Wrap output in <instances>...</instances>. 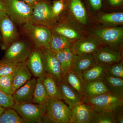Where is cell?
<instances>
[{
  "mask_svg": "<svg viewBox=\"0 0 123 123\" xmlns=\"http://www.w3.org/2000/svg\"><path fill=\"white\" fill-rule=\"evenodd\" d=\"M6 13V9L4 0H0V15Z\"/></svg>",
  "mask_w": 123,
  "mask_h": 123,
  "instance_id": "cell-41",
  "label": "cell"
},
{
  "mask_svg": "<svg viewBox=\"0 0 123 123\" xmlns=\"http://www.w3.org/2000/svg\"><path fill=\"white\" fill-rule=\"evenodd\" d=\"M14 104L12 95L6 94L0 90V105L6 108L12 107Z\"/></svg>",
  "mask_w": 123,
  "mask_h": 123,
  "instance_id": "cell-36",
  "label": "cell"
},
{
  "mask_svg": "<svg viewBox=\"0 0 123 123\" xmlns=\"http://www.w3.org/2000/svg\"><path fill=\"white\" fill-rule=\"evenodd\" d=\"M25 62L31 74L35 77L41 78L46 73L42 49L33 48Z\"/></svg>",
  "mask_w": 123,
  "mask_h": 123,
  "instance_id": "cell-12",
  "label": "cell"
},
{
  "mask_svg": "<svg viewBox=\"0 0 123 123\" xmlns=\"http://www.w3.org/2000/svg\"><path fill=\"white\" fill-rule=\"evenodd\" d=\"M12 107L25 123H46L45 105L33 102H15Z\"/></svg>",
  "mask_w": 123,
  "mask_h": 123,
  "instance_id": "cell-2",
  "label": "cell"
},
{
  "mask_svg": "<svg viewBox=\"0 0 123 123\" xmlns=\"http://www.w3.org/2000/svg\"><path fill=\"white\" fill-rule=\"evenodd\" d=\"M106 1L108 4L112 7H121L123 5V0H106Z\"/></svg>",
  "mask_w": 123,
  "mask_h": 123,
  "instance_id": "cell-39",
  "label": "cell"
},
{
  "mask_svg": "<svg viewBox=\"0 0 123 123\" xmlns=\"http://www.w3.org/2000/svg\"><path fill=\"white\" fill-rule=\"evenodd\" d=\"M68 5V0H54L52 2V10L53 15L56 18L59 16Z\"/></svg>",
  "mask_w": 123,
  "mask_h": 123,
  "instance_id": "cell-35",
  "label": "cell"
},
{
  "mask_svg": "<svg viewBox=\"0 0 123 123\" xmlns=\"http://www.w3.org/2000/svg\"><path fill=\"white\" fill-rule=\"evenodd\" d=\"M96 63L93 55L91 54L74 55L72 69L82 75Z\"/></svg>",
  "mask_w": 123,
  "mask_h": 123,
  "instance_id": "cell-20",
  "label": "cell"
},
{
  "mask_svg": "<svg viewBox=\"0 0 123 123\" xmlns=\"http://www.w3.org/2000/svg\"><path fill=\"white\" fill-rule=\"evenodd\" d=\"M68 6L73 17L77 22L82 25L87 24V13L82 0H68Z\"/></svg>",
  "mask_w": 123,
  "mask_h": 123,
  "instance_id": "cell-19",
  "label": "cell"
},
{
  "mask_svg": "<svg viewBox=\"0 0 123 123\" xmlns=\"http://www.w3.org/2000/svg\"><path fill=\"white\" fill-rule=\"evenodd\" d=\"M40 79L50 99L62 100L57 81L55 78L46 73Z\"/></svg>",
  "mask_w": 123,
  "mask_h": 123,
  "instance_id": "cell-23",
  "label": "cell"
},
{
  "mask_svg": "<svg viewBox=\"0 0 123 123\" xmlns=\"http://www.w3.org/2000/svg\"><path fill=\"white\" fill-rule=\"evenodd\" d=\"M0 90L6 94H13L12 74L0 76Z\"/></svg>",
  "mask_w": 123,
  "mask_h": 123,
  "instance_id": "cell-32",
  "label": "cell"
},
{
  "mask_svg": "<svg viewBox=\"0 0 123 123\" xmlns=\"http://www.w3.org/2000/svg\"><path fill=\"white\" fill-rule=\"evenodd\" d=\"M0 33L2 38L1 48L6 50L18 39V34L14 23L6 13L0 15Z\"/></svg>",
  "mask_w": 123,
  "mask_h": 123,
  "instance_id": "cell-9",
  "label": "cell"
},
{
  "mask_svg": "<svg viewBox=\"0 0 123 123\" xmlns=\"http://www.w3.org/2000/svg\"><path fill=\"white\" fill-rule=\"evenodd\" d=\"M110 93L123 98V79L105 75L102 80Z\"/></svg>",
  "mask_w": 123,
  "mask_h": 123,
  "instance_id": "cell-28",
  "label": "cell"
},
{
  "mask_svg": "<svg viewBox=\"0 0 123 123\" xmlns=\"http://www.w3.org/2000/svg\"><path fill=\"white\" fill-rule=\"evenodd\" d=\"M42 50L46 73L53 77L57 81L64 79V74L55 52L49 48Z\"/></svg>",
  "mask_w": 123,
  "mask_h": 123,
  "instance_id": "cell-10",
  "label": "cell"
},
{
  "mask_svg": "<svg viewBox=\"0 0 123 123\" xmlns=\"http://www.w3.org/2000/svg\"><path fill=\"white\" fill-rule=\"evenodd\" d=\"M90 123H117L111 111L93 108Z\"/></svg>",
  "mask_w": 123,
  "mask_h": 123,
  "instance_id": "cell-27",
  "label": "cell"
},
{
  "mask_svg": "<svg viewBox=\"0 0 123 123\" xmlns=\"http://www.w3.org/2000/svg\"><path fill=\"white\" fill-rule=\"evenodd\" d=\"M93 35L103 44L121 52L123 38V29L122 27L103 28L97 29Z\"/></svg>",
  "mask_w": 123,
  "mask_h": 123,
  "instance_id": "cell-7",
  "label": "cell"
},
{
  "mask_svg": "<svg viewBox=\"0 0 123 123\" xmlns=\"http://www.w3.org/2000/svg\"><path fill=\"white\" fill-rule=\"evenodd\" d=\"M82 75L86 82L103 80L106 75V66L96 63L84 72Z\"/></svg>",
  "mask_w": 123,
  "mask_h": 123,
  "instance_id": "cell-24",
  "label": "cell"
},
{
  "mask_svg": "<svg viewBox=\"0 0 123 123\" xmlns=\"http://www.w3.org/2000/svg\"><path fill=\"white\" fill-rule=\"evenodd\" d=\"M37 80L31 79L12 95L15 102H33Z\"/></svg>",
  "mask_w": 123,
  "mask_h": 123,
  "instance_id": "cell-16",
  "label": "cell"
},
{
  "mask_svg": "<svg viewBox=\"0 0 123 123\" xmlns=\"http://www.w3.org/2000/svg\"><path fill=\"white\" fill-rule=\"evenodd\" d=\"M50 0H45L36 4L33 7V12L29 23L46 27L49 29L58 24V18L53 15Z\"/></svg>",
  "mask_w": 123,
  "mask_h": 123,
  "instance_id": "cell-1",
  "label": "cell"
},
{
  "mask_svg": "<svg viewBox=\"0 0 123 123\" xmlns=\"http://www.w3.org/2000/svg\"><path fill=\"white\" fill-rule=\"evenodd\" d=\"M88 5L95 10H100L102 6L103 0H85Z\"/></svg>",
  "mask_w": 123,
  "mask_h": 123,
  "instance_id": "cell-38",
  "label": "cell"
},
{
  "mask_svg": "<svg viewBox=\"0 0 123 123\" xmlns=\"http://www.w3.org/2000/svg\"><path fill=\"white\" fill-rule=\"evenodd\" d=\"M21 28L31 40L35 47L42 49L49 48L52 34L51 29L29 22L21 26Z\"/></svg>",
  "mask_w": 123,
  "mask_h": 123,
  "instance_id": "cell-4",
  "label": "cell"
},
{
  "mask_svg": "<svg viewBox=\"0 0 123 123\" xmlns=\"http://www.w3.org/2000/svg\"></svg>",
  "mask_w": 123,
  "mask_h": 123,
  "instance_id": "cell-44",
  "label": "cell"
},
{
  "mask_svg": "<svg viewBox=\"0 0 123 123\" xmlns=\"http://www.w3.org/2000/svg\"><path fill=\"white\" fill-rule=\"evenodd\" d=\"M65 75L72 69L74 54L72 48H68L55 53Z\"/></svg>",
  "mask_w": 123,
  "mask_h": 123,
  "instance_id": "cell-26",
  "label": "cell"
},
{
  "mask_svg": "<svg viewBox=\"0 0 123 123\" xmlns=\"http://www.w3.org/2000/svg\"><path fill=\"white\" fill-rule=\"evenodd\" d=\"M31 76L32 74L25 62L18 64L12 74L13 93L30 80Z\"/></svg>",
  "mask_w": 123,
  "mask_h": 123,
  "instance_id": "cell-17",
  "label": "cell"
},
{
  "mask_svg": "<svg viewBox=\"0 0 123 123\" xmlns=\"http://www.w3.org/2000/svg\"><path fill=\"white\" fill-rule=\"evenodd\" d=\"M2 38H1V35L0 33V47H1V46L2 44Z\"/></svg>",
  "mask_w": 123,
  "mask_h": 123,
  "instance_id": "cell-43",
  "label": "cell"
},
{
  "mask_svg": "<svg viewBox=\"0 0 123 123\" xmlns=\"http://www.w3.org/2000/svg\"><path fill=\"white\" fill-rule=\"evenodd\" d=\"M5 108L0 105V116L2 114V112H4V111L5 110Z\"/></svg>",
  "mask_w": 123,
  "mask_h": 123,
  "instance_id": "cell-42",
  "label": "cell"
},
{
  "mask_svg": "<svg viewBox=\"0 0 123 123\" xmlns=\"http://www.w3.org/2000/svg\"><path fill=\"white\" fill-rule=\"evenodd\" d=\"M57 82L62 100L65 102L70 110L82 102V98L78 93L64 79L60 81H57Z\"/></svg>",
  "mask_w": 123,
  "mask_h": 123,
  "instance_id": "cell-15",
  "label": "cell"
},
{
  "mask_svg": "<svg viewBox=\"0 0 123 123\" xmlns=\"http://www.w3.org/2000/svg\"><path fill=\"white\" fill-rule=\"evenodd\" d=\"M93 108L82 102L71 110L69 123H90Z\"/></svg>",
  "mask_w": 123,
  "mask_h": 123,
  "instance_id": "cell-14",
  "label": "cell"
},
{
  "mask_svg": "<svg viewBox=\"0 0 123 123\" xmlns=\"http://www.w3.org/2000/svg\"><path fill=\"white\" fill-rule=\"evenodd\" d=\"M33 48L30 42L18 39L6 49L2 59L16 64L24 63L28 59Z\"/></svg>",
  "mask_w": 123,
  "mask_h": 123,
  "instance_id": "cell-6",
  "label": "cell"
},
{
  "mask_svg": "<svg viewBox=\"0 0 123 123\" xmlns=\"http://www.w3.org/2000/svg\"><path fill=\"white\" fill-rule=\"evenodd\" d=\"M85 96L93 97L110 92L102 80L86 82L84 89Z\"/></svg>",
  "mask_w": 123,
  "mask_h": 123,
  "instance_id": "cell-25",
  "label": "cell"
},
{
  "mask_svg": "<svg viewBox=\"0 0 123 123\" xmlns=\"http://www.w3.org/2000/svg\"><path fill=\"white\" fill-rule=\"evenodd\" d=\"M36 80L37 82L34 92L33 103L46 105L50 100V98L47 93L40 78H37Z\"/></svg>",
  "mask_w": 123,
  "mask_h": 123,
  "instance_id": "cell-29",
  "label": "cell"
},
{
  "mask_svg": "<svg viewBox=\"0 0 123 123\" xmlns=\"http://www.w3.org/2000/svg\"><path fill=\"white\" fill-rule=\"evenodd\" d=\"M99 21L104 24L109 25H121L123 23V12L105 13L101 15Z\"/></svg>",
  "mask_w": 123,
  "mask_h": 123,
  "instance_id": "cell-31",
  "label": "cell"
},
{
  "mask_svg": "<svg viewBox=\"0 0 123 123\" xmlns=\"http://www.w3.org/2000/svg\"><path fill=\"white\" fill-rule=\"evenodd\" d=\"M117 123H123V105L118 106L111 111Z\"/></svg>",
  "mask_w": 123,
  "mask_h": 123,
  "instance_id": "cell-37",
  "label": "cell"
},
{
  "mask_svg": "<svg viewBox=\"0 0 123 123\" xmlns=\"http://www.w3.org/2000/svg\"><path fill=\"white\" fill-rule=\"evenodd\" d=\"M51 31V36L49 45V49L51 51L56 53L66 49L72 48L75 41Z\"/></svg>",
  "mask_w": 123,
  "mask_h": 123,
  "instance_id": "cell-21",
  "label": "cell"
},
{
  "mask_svg": "<svg viewBox=\"0 0 123 123\" xmlns=\"http://www.w3.org/2000/svg\"><path fill=\"white\" fill-rule=\"evenodd\" d=\"M16 64L6 61L4 60H0V76L12 74L17 67Z\"/></svg>",
  "mask_w": 123,
  "mask_h": 123,
  "instance_id": "cell-34",
  "label": "cell"
},
{
  "mask_svg": "<svg viewBox=\"0 0 123 123\" xmlns=\"http://www.w3.org/2000/svg\"><path fill=\"white\" fill-rule=\"evenodd\" d=\"M64 80L78 93L83 100L85 95L84 89L86 82L82 75L72 69L65 74Z\"/></svg>",
  "mask_w": 123,
  "mask_h": 123,
  "instance_id": "cell-18",
  "label": "cell"
},
{
  "mask_svg": "<svg viewBox=\"0 0 123 123\" xmlns=\"http://www.w3.org/2000/svg\"><path fill=\"white\" fill-rule=\"evenodd\" d=\"M82 102L90 104L93 108L111 111L116 106L123 105V98L107 92L91 98L85 96Z\"/></svg>",
  "mask_w": 123,
  "mask_h": 123,
  "instance_id": "cell-8",
  "label": "cell"
},
{
  "mask_svg": "<svg viewBox=\"0 0 123 123\" xmlns=\"http://www.w3.org/2000/svg\"><path fill=\"white\" fill-rule=\"evenodd\" d=\"M25 2L31 7H33L38 2L45 0H21Z\"/></svg>",
  "mask_w": 123,
  "mask_h": 123,
  "instance_id": "cell-40",
  "label": "cell"
},
{
  "mask_svg": "<svg viewBox=\"0 0 123 123\" xmlns=\"http://www.w3.org/2000/svg\"><path fill=\"white\" fill-rule=\"evenodd\" d=\"M51 30L74 41L83 38L79 31L66 22L57 24Z\"/></svg>",
  "mask_w": 123,
  "mask_h": 123,
  "instance_id": "cell-22",
  "label": "cell"
},
{
  "mask_svg": "<svg viewBox=\"0 0 123 123\" xmlns=\"http://www.w3.org/2000/svg\"><path fill=\"white\" fill-rule=\"evenodd\" d=\"M71 110L62 100L50 99L46 105V123H69Z\"/></svg>",
  "mask_w": 123,
  "mask_h": 123,
  "instance_id": "cell-5",
  "label": "cell"
},
{
  "mask_svg": "<svg viewBox=\"0 0 123 123\" xmlns=\"http://www.w3.org/2000/svg\"><path fill=\"white\" fill-rule=\"evenodd\" d=\"M92 55L96 63L105 66L123 61L121 52L106 46H102Z\"/></svg>",
  "mask_w": 123,
  "mask_h": 123,
  "instance_id": "cell-11",
  "label": "cell"
},
{
  "mask_svg": "<svg viewBox=\"0 0 123 123\" xmlns=\"http://www.w3.org/2000/svg\"><path fill=\"white\" fill-rule=\"evenodd\" d=\"M106 75L123 79V60L106 66Z\"/></svg>",
  "mask_w": 123,
  "mask_h": 123,
  "instance_id": "cell-33",
  "label": "cell"
},
{
  "mask_svg": "<svg viewBox=\"0 0 123 123\" xmlns=\"http://www.w3.org/2000/svg\"><path fill=\"white\" fill-rule=\"evenodd\" d=\"M0 123H25L12 107L6 108L0 116Z\"/></svg>",
  "mask_w": 123,
  "mask_h": 123,
  "instance_id": "cell-30",
  "label": "cell"
},
{
  "mask_svg": "<svg viewBox=\"0 0 123 123\" xmlns=\"http://www.w3.org/2000/svg\"><path fill=\"white\" fill-rule=\"evenodd\" d=\"M103 46L95 37L82 38L74 42L72 49L75 55H92Z\"/></svg>",
  "mask_w": 123,
  "mask_h": 123,
  "instance_id": "cell-13",
  "label": "cell"
},
{
  "mask_svg": "<svg viewBox=\"0 0 123 123\" xmlns=\"http://www.w3.org/2000/svg\"><path fill=\"white\" fill-rule=\"evenodd\" d=\"M6 13L14 24L22 26L29 22L33 7L21 0H4Z\"/></svg>",
  "mask_w": 123,
  "mask_h": 123,
  "instance_id": "cell-3",
  "label": "cell"
}]
</instances>
